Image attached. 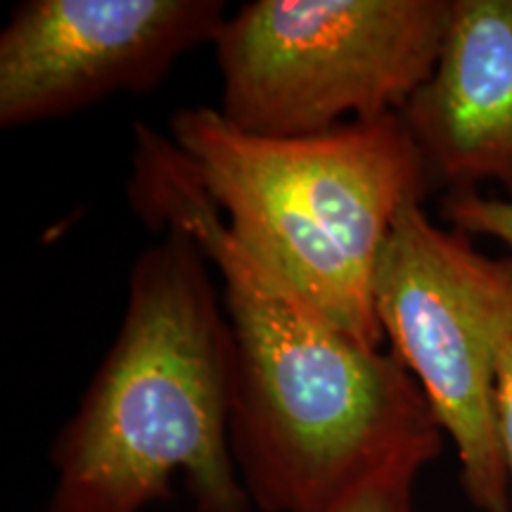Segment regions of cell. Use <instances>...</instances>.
<instances>
[{"label": "cell", "mask_w": 512, "mask_h": 512, "mask_svg": "<svg viewBox=\"0 0 512 512\" xmlns=\"http://www.w3.org/2000/svg\"><path fill=\"white\" fill-rule=\"evenodd\" d=\"M126 197L155 233L181 228L221 280L233 335L230 446L259 512H328L396 460L430 465L441 427L392 351L361 347L233 238L169 136L133 128Z\"/></svg>", "instance_id": "cell-1"}, {"label": "cell", "mask_w": 512, "mask_h": 512, "mask_svg": "<svg viewBox=\"0 0 512 512\" xmlns=\"http://www.w3.org/2000/svg\"><path fill=\"white\" fill-rule=\"evenodd\" d=\"M207 256L159 230L112 347L50 448L46 512H145L183 475L197 512H254L230 446L233 335Z\"/></svg>", "instance_id": "cell-2"}, {"label": "cell", "mask_w": 512, "mask_h": 512, "mask_svg": "<svg viewBox=\"0 0 512 512\" xmlns=\"http://www.w3.org/2000/svg\"><path fill=\"white\" fill-rule=\"evenodd\" d=\"M169 138L233 238L361 347L380 351L373 273L396 214L432 190L401 114L311 136H254L181 107Z\"/></svg>", "instance_id": "cell-3"}, {"label": "cell", "mask_w": 512, "mask_h": 512, "mask_svg": "<svg viewBox=\"0 0 512 512\" xmlns=\"http://www.w3.org/2000/svg\"><path fill=\"white\" fill-rule=\"evenodd\" d=\"M453 0H254L214 38L219 114L292 138L399 114L430 79Z\"/></svg>", "instance_id": "cell-4"}, {"label": "cell", "mask_w": 512, "mask_h": 512, "mask_svg": "<svg viewBox=\"0 0 512 512\" xmlns=\"http://www.w3.org/2000/svg\"><path fill=\"white\" fill-rule=\"evenodd\" d=\"M373 302L392 354L456 446L467 501L479 512H512L498 420V368L512 337V256H486L411 202L377 256Z\"/></svg>", "instance_id": "cell-5"}, {"label": "cell", "mask_w": 512, "mask_h": 512, "mask_svg": "<svg viewBox=\"0 0 512 512\" xmlns=\"http://www.w3.org/2000/svg\"><path fill=\"white\" fill-rule=\"evenodd\" d=\"M226 17L223 0H24L0 31V126L152 91Z\"/></svg>", "instance_id": "cell-6"}, {"label": "cell", "mask_w": 512, "mask_h": 512, "mask_svg": "<svg viewBox=\"0 0 512 512\" xmlns=\"http://www.w3.org/2000/svg\"><path fill=\"white\" fill-rule=\"evenodd\" d=\"M427 178L512 200V0H453L437 64L399 112Z\"/></svg>", "instance_id": "cell-7"}, {"label": "cell", "mask_w": 512, "mask_h": 512, "mask_svg": "<svg viewBox=\"0 0 512 512\" xmlns=\"http://www.w3.org/2000/svg\"><path fill=\"white\" fill-rule=\"evenodd\" d=\"M418 460H396L347 491L328 512H413Z\"/></svg>", "instance_id": "cell-8"}, {"label": "cell", "mask_w": 512, "mask_h": 512, "mask_svg": "<svg viewBox=\"0 0 512 512\" xmlns=\"http://www.w3.org/2000/svg\"><path fill=\"white\" fill-rule=\"evenodd\" d=\"M441 216L467 238L486 235L512 249V200L508 197H484L477 190L448 192L441 202Z\"/></svg>", "instance_id": "cell-9"}, {"label": "cell", "mask_w": 512, "mask_h": 512, "mask_svg": "<svg viewBox=\"0 0 512 512\" xmlns=\"http://www.w3.org/2000/svg\"><path fill=\"white\" fill-rule=\"evenodd\" d=\"M498 420H501V441L512 496V337L505 344L501 368H498Z\"/></svg>", "instance_id": "cell-10"}]
</instances>
